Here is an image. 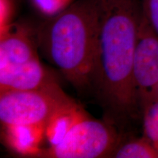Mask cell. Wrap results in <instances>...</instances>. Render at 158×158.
Here are the masks:
<instances>
[{
	"mask_svg": "<svg viewBox=\"0 0 158 158\" xmlns=\"http://www.w3.org/2000/svg\"><path fill=\"white\" fill-rule=\"evenodd\" d=\"M99 16L92 89L108 121L121 130L141 110L133 81L141 0H98Z\"/></svg>",
	"mask_w": 158,
	"mask_h": 158,
	"instance_id": "1",
	"label": "cell"
},
{
	"mask_svg": "<svg viewBox=\"0 0 158 158\" xmlns=\"http://www.w3.org/2000/svg\"><path fill=\"white\" fill-rule=\"evenodd\" d=\"M98 16V0H78L53 15L38 35L45 56L78 92L92 89Z\"/></svg>",
	"mask_w": 158,
	"mask_h": 158,
	"instance_id": "2",
	"label": "cell"
},
{
	"mask_svg": "<svg viewBox=\"0 0 158 158\" xmlns=\"http://www.w3.org/2000/svg\"><path fill=\"white\" fill-rule=\"evenodd\" d=\"M73 102L58 84L40 89L0 92V121L3 127H45L54 114Z\"/></svg>",
	"mask_w": 158,
	"mask_h": 158,
	"instance_id": "3",
	"label": "cell"
},
{
	"mask_svg": "<svg viewBox=\"0 0 158 158\" xmlns=\"http://www.w3.org/2000/svg\"><path fill=\"white\" fill-rule=\"evenodd\" d=\"M115 126L85 116L72 127L59 143L44 151L39 157L50 158L110 157L121 141Z\"/></svg>",
	"mask_w": 158,
	"mask_h": 158,
	"instance_id": "4",
	"label": "cell"
},
{
	"mask_svg": "<svg viewBox=\"0 0 158 158\" xmlns=\"http://www.w3.org/2000/svg\"><path fill=\"white\" fill-rule=\"evenodd\" d=\"M133 81L141 110L158 97V36L142 12L133 60Z\"/></svg>",
	"mask_w": 158,
	"mask_h": 158,
	"instance_id": "5",
	"label": "cell"
},
{
	"mask_svg": "<svg viewBox=\"0 0 158 158\" xmlns=\"http://www.w3.org/2000/svg\"><path fill=\"white\" fill-rule=\"evenodd\" d=\"M56 84L53 75L39 58L21 64L0 68V92L40 89Z\"/></svg>",
	"mask_w": 158,
	"mask_h": 158,
	"instance_id": "6",
	"label": "cell"
},
{
	"mask_svg": "<svg viewBox=\"0 0 158 158\" xmlns=\"http://www.w3.org/2000/svg\"><path fill=\"white\" fill-rule=\"evenodd\" d=\"M37 58L35 45L24 29L10 25L1 31L0 68L21 64Z\"/></svg>",
	"mask_w": 158,
	"mask_h": 158,
	"instance_id": "7",
	"label": "cell"
},
{
	"mask_svg": "<svg viewBox=\"0 0 158 158\" xmlns=\"http://www.w3.org/2000/svg\"><path fill=\"white\" fill-rule=\"evenodd\" d=\"M6 139L12 149L22 155H37L41 152L39 145L45 136V127L15 125L4 127Z\"/></svg>",
	"mask_w": 158,
	"mask_h": 158,
	"instance_id": "8",
	"label": "cell"
},
{
	"mask_svg": "<svg viewBox=\"0 0 158 158\" xmlns=\"http://www.w3.org/2000/svg\"><path fill=\"white\" fill-rule=\"evenodd\" d=\"M86 116L84 109L75 102L59 110L45 126V137L50 146L59 143L75 124Z\"/></svg>",
	"mask_w": 158,
	"mask_h": 158,
	"instance_id": "9",
	"label": "cell"
},
{
	"mask_svg": "<svg viewBox=\"0 0 158 158\" xmlns=\"http://www.w3.org/2000/svg\"><path fill=\"white\" fill-rule=\"evenodd\" d=\"M110 157L158 158V152L144 136L120 141Z\"/></svg>",
	"mask_w": 158,
	"mask_h": 158,
	"instance_id": "10",
	"label": "cell"
},
{
	"mask_svg": "<svg viewBox=\"0 0 158 158\" xmlns=\"http://www.w3.org/2000/svg\"><path fill=\"white\" fill-rule=\"evenodd\" d=\"M143 135L158 152V97L141 110Z\"/></svg>",
	"mask_w": 158,
	"mask_h": 158,
	"instance_id": "11",
	"label": "cell"
},
{
	"mask_svg": "<svg viewBox=\"0 0 158 158\" xmlns=\"http://www.w3.org/2000/svg\"><path fill=\"white\" fill-rule=\"evenodd\" d=\"M142 12L158 36V0H141Z\"/></svg>",
	"mask_w": 158,
	"mask_h": 158,
	"instance_id": "12",
	"label": "cell"
},
{
	"mask_svg": "<svg viewBox=\"0 0 158 158\" xmlns=\"http://www.w3.org/2000/svg\"><path fill=\"white\" fill-rule=\"evenodd\" d=\"M39 10L45 15H55L63 10L70 0H32Z\"/></svg>",
	"mask_w": 158,
	"mask_h": 158,
	"instance_id": "13",
	"label": "cell"
},
{
	"mask_svg": "<svg viewBox=\"0 0 158 158\" xmlns=\"http://www.w3.org/2000/svg\"><path fill=\"white\" fill-rule=\"evenodd\" d=\"M13 4L11 0H0V27L1 31L10 25Z\"/></svg>",
	"mask_w": 158,
	"mask_h": 158,
	"instance_id": "14",
	"label": "cell"
}]
</instances>
